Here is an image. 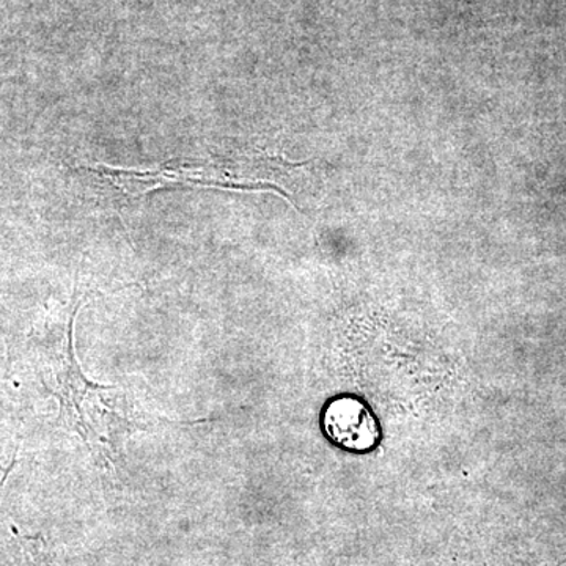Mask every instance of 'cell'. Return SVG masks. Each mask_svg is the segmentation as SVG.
Listing matches in <instances>:
<instances>
[{
  "label": "cell",
  "mask_w": 566,
  "mask_h": 566,
  "mask_svg": "<svg viewBox=\"0 0 566 566\" xmlns=\"http://www.w3.org/2000/svg\"><path fill=\"white\" fill-rule=\"evenodd\" d=\"M301 163H290L281 156L244 155L237 158H218L200 161H167L156 169L129 170L117 167H85L102 175L115 188L129 197L147 196L167 186H200V188L238 189V191H273L292 202L286 191V177L300 169Z\"/></svg>",
  "instance_id": "1"
},
{
  "label": "cell",
  "mask_w": 566,
  "mask_h": 566,
  "mask_svg": "<svg viewBox=\"0 0 566 566\" xmlns=\"http://www.w3.org/2000/svg\"><path fill=\"white\" fill-rule=\"evenodd\" d=\"M322 427L333 444L352 452H370L381 439L371 409L352 395L334 398L324 406Z\"/></svg>",
  "instance_id": "2"
},
{
  "label": "cell",
  "mask_w": 566,
  "mask_h": 566,
  "mask_svg": "<svg viewBox=\"0 0 566 566\" xmlns=\"http://www.w3.org/2000/svg\"><path fill=\"white\" fill-rule=\"evenodd\" d=\"M468 2H469V0H468Z\"/></svg>",
  "instance_id": "3"
}]
</instances>
